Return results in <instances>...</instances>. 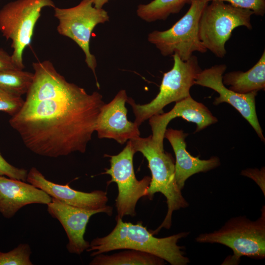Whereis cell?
Listing matches in <instances>:
<instances>
[{
  "label": "cell",
  "mask_w": 265,
  "mask_h": 265,
  "mask_svg": "<svg viewBox=\"0 0 265 265\" xmlns=\"http://www.w3.org/2000/svg\"><path fill=\"white\" fill-rule=\"evenodd\" d=\"M32 67V83L10 125L36 154L57 158L85 153L105 104L103 96L68 82L50 61Z\"/></svg>",
  "instance_id": "6da1fadb"
},
{
  "label": "cell",
  "mask_w": 265,
  "mask_h": 265,
  "mask_svg": "<svg viewBox=\"0 0 265 265\" xmlns=\"http://www.w3.org/2000/svg\"><path fill=\"white\" fill-rule=\"evenodd\" d=\"M116 224L107 235L92 239L86 250L91 256L119 249L138 250L157 256L172 265H186L189 259L185 255L184 247L179 240L188 234L183 232L165 238L155 237L141 222L133 224L115 218Z\"/></svg>",
  "instance_id": "7a4b0ae2"
},
{
  "label": "cell",
  "mask_w": 265,
  "mask_h": 265,
  "mask_svg": "<svg viewBox=\"0 0 265 265\" xmlns=\"http://www.w3.org/2000/svg\"><path fill=\"white\" fill-rule=\"evenodd\" d=\"M135 152H140L146 159L152 177L147 191L150 200L157 192L166 199L167 211L160 226L152 232L157 234L162 228L170 229L174 211L187 207L189 204L184 197L175 179V161L171 155L166 152L152 139L151 136H140L130 140Z\"/></svg>",
  "instance_id": "3957f363"
},
{
  "label": "cell",
  "mask_w": 265,
  "mask_h": 265,
  "mask_svg": "<svg viewBox=\"0 0 265 265\" xmlns=\"http://www.w3.org/2000/svg\"><path fill=\"white\" fill-rule=\"evenodd\" d=\"M195 240L199 243H218L230 248L233 252L222 265H237L242 256L256 259L265 257V207L261 215L252 221L245 216H238L228 220L219 230L199 235Z\"/></svg>",
  "instance_id": "277c9868"
},
{
  "label": "cell",
  "mask_w": 265,
  "mask_h": 265,
  "mask_svg": "<svg viewBox=\"0 0 265 265\" xmlns=\"http://www.w3.org/2000/svg\"><path fill=\"white\" fill-rule=\"evenodd\" d=\"M172 56L173 67L163 74L159 91L153 100L147 104L140 105L136 104L132 98H128L127 103L132 107L135 116L134 122L138 126L152 116L163 113V108L167 105L190 96V89L202 70L198 58L192 55L184 61L176 53Z\"/></svg>",
  "instance_id": "5b68a950"
},
{
  "label": "cell",
  "mask_w": 265,
  "mask_h": 265,
  "mask_svg": "<svg viewBox=\"0 0 265 265\" xmlns=\"http://www.w3.org/2000/svg\"><path fill=\"white\" fill-rule=\"evenodd\" d=\"M248 9L213 0L204 8L199 22V37L203 45L216 57L223 58L227 53L225 44L233 30L240 26L252 29Z\"/></svg>",
  "instance_id": "8992f818"
},
{
  "label": "cell",
  "mask_w": 265,
  "mask_h": 265,
  "mask_svg": "<svg viewBox=\"0 0 265 265\" xmlns=\"http://www.w3.org/2000/svg\"><path fill=\"white\" fill-rule=\"evenodd\" d=\"M45 7H55L52 0H16L0 10V32L11 40L12 58L20 69L25 68L24 51L31 43L36 23Z\"/></svg>",
  "instance_id": "52a82bcc"
},
{
  "label": "cell",
  "mask_w": 265,
  "mask_h": 265,
  "mask_svg": "<svg viewBox=\"0 0 265 265\" xmlns=\"http://www.w3.org/2000/svg\"><path fill=\"white\" fill-rule=\"evenodd\" d=\"M208 2L192 0L187 12L173 26L165 30H154L148 35V41L164 56L178 55L186 61L195 52L207 51L199 37V22L202 12Z\"/></svg>",
  "instance_id": "ba28073f"
},
{
  "label": "cell",
  "mask_w": 265,
  "mask_h": 265,
  "mask_svg": "<svg viewBox=\"0 0 265 265\" xmlns=\"http://www.w3.org/2000/svg\"><path fill=\"white\" fill-rule=\"evenodd\" d=\"M54 17L58 19V33L67 37L81 49L85 54V62L93 72L97 86L100 88L96 75L97 60L90 51V41L92 32L99 24L109 21L106 11L97 8L93 0H82L77 5L68 8L55 7Z\"/></svg>",
  "instance_id": "9c48e42d"
},
{
  "label": "cell",
  "mask_w": 265,
  "mask_h": 265,
  "mask_svg": "<svg viewBox=\"0 0 265 265\" xmlns=\"http://www.w3.org/2000/svg\"><path fill=\"white\" fill-rule=\"evenodd\" d=\"M135 152L130 140L125 147L116 155L109 156L110 167L105 168L104 174L109 175L111 179L109 184L115 182L118 187L115 200L117 212L116 217L123 218L125 216H134L135 207L141 198L147 196L151 177L145 176L138 180L135 176L133 158Z\"/></svg>",
  "instance_id": "30bf717a"
},
{
  "label": "cell",
  "mask_w": 265,
  "mask_h": 265,
  "mask_svg": "<svg viewBox=\"0 0 265 265\" xmlns=\"http://www.w3.org/2000/svg\"><path fill=\"white\" fill-rule=\"evenodd\" d=\"M226 68V65L222 64L202 70L196 78L195 84L217 92L219 96L215 98L213 104L217 106L227 103L233 106L249 122L261 140L265 142L256 111L255 99L258 91L240 94L227 88L222 82L223 75Z\"/></svg>",
  "instance_id": "8fae6325"
},
{
  "label": "cell",
  "mask_w": 265,
  "mask_h": 265,
  "mask_svg": "<svg viewBox=\"0 0 265 265\" xmlns=\"http://www.w3.org/2000/svg\"><path fill=\"white\" fill-rule=\"evenodd\" d=\"M47 206L49 213L59 221L66 233L68 251L78 255L90 246V243L84 238L90 218L98 213H106L109 216L113 213V208L110 206L96 210L86 209L67 204L53 197Z\"/></svg>",
  "instance_id": "7c38bea8"
},
{
  "label": "cell",
  "mask_w": 265,
  "mask_h": 265,
  "mask_svg": "<svg viewBox=\"0 0 265 265\" xmlns=\"http://www.w3.org/2000/svg\"><path fill=\"white\" fill-rule=\"evenodd\" d=\"M128 98L126 90L121 89L109 103L102 106L95 130L99 138L113 139L123 145L140 136L139 126L127 119L125 104Z\"/></svg>",
  "instance_id": "4fadbf2b"
},
{
  "label": "cell",
  "mask_w": 265,
  "mask_h": 265,
  "mask_svg": "<svg viewBox=\"0 0 265 265\" xmlns=\"http://www.w3.org/2000/svg\"><path fill=\"white\" fill-rule=\"evenodd\" d=\"M182 117L196 125L195 132H198L217 122L210 110L202 103L194 100L191 96L176 102L169 112L155 115L149 119L153 141L163 147L165 132L169 123L174 118Z\"/></svg>",
  "instance_id": "5bb4252c"
},
{
  "label": "cell",
  "mask_w": 265,
  "mask_h": 265,
  "mask_svg": "<svg viewBox=\"0 0 265 265\" xmlns=\"http://www.w3.org/2000/svg\"><path fill=\"white\" fill-rule=\"evenodd\" d=\"M26 181L40 188L50 196L67 204L86 209H99L106 206V191L96 190L90 192L78 191L68 185H62L47 180L35 167L27 173Z\"/></svg>",
  "instance_id": "9a60e30c"
},
{
  "label": "cell",
  "mask_w": 265,
  "mask_h": 265,
  "mask_svg": "<svg viewBox=\"0 0 265 265\" xmlns=\"http://www.w3.org/2000/svg\"><path fill=\"white\" fill-rule=\"evenodd\" d=\"M187 135L182 130L173 129H166L164 134V138L170 142L175 155V179L181 190L184 188L186 180L192 175L206 172L220 165L217 157L201 159L199 157L191 155L186 149L185 139Z\"/></svg>",
  "instance_id": "2e32d148"
},
{
  "label": "cell",
  "mask_w": 265,
  "mask_h": 265,
  "mask_svg": "<svg viewBox=\"0 0 265 265\" xmlns=\"http://www.w3.org/2000/svg\"><path fill=\"white\" fill-rule=\"evenodd\" d=\"M52 197L25 182L0 176V212L9 218L23 207L32 204L48 205Z\"/></svg>",
  "instance_id": "e0dca14e"
},
{
  "label": "cell",
  "mask_w": 265,
  "mask_h": 265,
  "mask_svg": "<svg viewBox=\"0 0 265 265\" xmlns=\"http://www.w3.org/2000/svg\"><path fill=\"white\" fill-rule=\"evenodd\" d=\"M222 82L229 89L240 94H246L265 89V52L258 61L246 72L233 71L225 74Z\"/></svg>",
  "instance_id": "ac0fdd59"
},
{
  "label": "cell",
  "mask_w": 265,
  "mask_h": 265,
  "mask_svg": "<svg viewBox=\"0 0 265 265\" xmlns=\"http://www.w3.org/2000/svg\"><path fill=\"white\" fill-rule=\"evenodd\" d=\"M111 255L94 256L90 265H162L164 260L146 252L127 249Z\"/></svg>",
  "instance_id": "d6986e66"
},
{
  "label": "cell",
  "mask_w": 265,
  "mask_h": 265,
  "mask_svg": "<svg viewBox=\"0 0 265 265\" xmlns=\"http://www.w3.org/2000/svg\"><path fill=\"white\" fill-rule=\"evenodd\" d=\"M192 0H154L146 4H140L137 15L148 22L165 20L172 14L180 12L184 5L190 4Z\"/></svg>",
  "instance_id": "ffe728a7"
},
{
  "label": "cell",
  "mask_w": 265,
  "mask_h": 265,
  "mask_svg": "<svg viewBox=\"0 0 265 265\" xmlns=\"http://www.w3.org/2000/svg\"><path fill=\"white\" fill-rule=\"evenodd\" d=\"M34 73L19 69L0 70V88L14 94H26L33 81Z\"/></svg>",
  "instance_id": "44dd1931"
},
{
  "label": "cell",
  "mask_w": 265,
  "mask_h": 265,
  "mask_svg": "<svg viewBox=\"0 0 265 265\" xmlns=\"http://www.w3.org/2000/svg\"><path fill=\"white\" fill-rule=\"evenodd\" d=\"M31 250L27 243H21L7 252L0 251V265H32Z\"/></svg>",
  "instance_id": "7402d4cb"
},
{
  "label": "cell",
  "mask_w": 265,
  "mask_h": 265,
  "mask_svg": "<svg viewBox=\"0 0 265 265\" xmlns=\"http://www.w3.org/2000/svg\"><path fill=\"white\" fill-rule=\"evenodd\" d=\"M24 101L21 96L0 88V111L12 116L21 109Z\"/></svg>",
  "instance_id": "603a6c76"
},
{
  "label": "cell",
  "mask_w": 265,
  "mask_h": 265,
  "mask_svg": "<svg viewBox=\"0 0 265 265\" xmlns=\"http://www.w3.org/2000/svg\"><path fill=\"white\" fill-rule=\"evenodd\" d=\"M209 2L213 0L227 1L238 7L252 10L254 14L263 16L265 13V0H202Z\"/></svg>",
  "instance_id": "cb8c5ba5"
},
{
  "label": "cell",
  "mask_w": 265,
  "mask_h": 265,
  "mask_svg": "<svg viewBox=\"0 0 265 265\" xmlns=\"http://www.w3.org/2000/svg\"><path fill=\"white\" fill-rule=\"evenodd\" d=\"M27 171L16 167L9 163L0 153V176L5 175L10 178L26 181Z\"/></svg>",
  "instance_id": "d4e9b609"
},
{
  "label": "cell",
  "mask_w": 265,
  "mask_h": 265,
  "mask_svg": "<svg viewBox=\"0 0 265 265\" xmlns=\"http://www.w3.org/2000/svg\"><path fill=\"white\" fill-rule=\"evenodd\" d=\"M241 174L253 180L260 186L262 192L265 195V168L261 170L257 168H248L243 170Z\"/></svg>",
  "instance_id": "484cf974"
},
{
  "label": "cell",
  "mask_w": 265,
  "mask_h": 265,
  "mask_svg": "<svg viewBox=\"0 0 265 265\" xmlns=\"http://www.w3.org/2000/svg\"><path fill=\"white\" fill-rule=\"evenodd\" d=\"M5 69L19 68L14 63L11 55L0 48V70Z\"/></svg>",
  "instance_id": "4316f807"
},
{
  "label": "cell",
  "mask_w": 265,
  "mask_h": 265,
  "mask_svg": "<svg viewBox=\"0 0 265 265\" xmlns=\"http://www.w3.org/2000/svg\"><path fill=\"white\" fill-rule=\"evenodd\" d=\"M110 0H93V4L97 8H102L103 6Z\"/></svg>",
  "instance_id": "83f0119b"
}]
</instances>
